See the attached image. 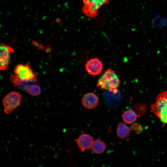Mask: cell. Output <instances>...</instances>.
Wrapping results in <instances>:
<instances>
[{"instance_id": "obj_12", "label": "cell", "mask_w": 167, "mask_h": 167, "mask_svg": "<svg viewBox=\"0 0 167 167\" xmlns=\"http://www.w3.org/2000/svg\"><path fill=\"white\" fill-rule=\"evenodd\" d=\"M124 122L127 124H131L137 120V116L133 110L130 109L125 111L122 115Z\"/></svg>"}, {"instance_id": "obj_14", "label": "cell", "mask_w": 167, "mask_h": 167, "mask_svg": "<svg viewBox=\"0 0 167 167\" xmlns=\"http://www.w3.org/2000/svg\"><path fill=\"white\" fill-rule=\"evenodd\" d=\"M41 90L40 86L36 83L31 85L28 88L26 92L30 95L37 96L41 93Z\"/></svg>"}, {"instance_id": "obj_11", "label": "cell", "mask_w": 167, "mask_h": 167, "mask_svg": "<svg viewBox=\"0 0 167 167\" xmlns=\"http://www.w3.org/2000/svg\"><path fill=\"white\" fill-rule=\"evenodd\" d=\"M130 128L123 123H120L118 125L117 130L118 136L121 139L127 138L130 135Z\"/></svg>"}, {"instance_id": "obj_2", "label": "cell", "mask_w": 167, "mask_h": 167, "mask_svg": "<svg viewBox=\"0 0 167 167\" xmlns=\"http://www.w3.org/2000/svg\"><path fill=\"white\" fill-rule=\"evenodd\" d=\"M156 100L151 105L152 111L162 122L167 124V91L159 93Z\"/></svg>"}, {"instance_id": "obj_7", "label": "cell", "mask_w": 167, "mask_h": 167, "mask_svg": "<svg viewBox=\"0 0 167 167\" xmlns=\"http://www.w3.org/2000/svg\"><path fill=\"white\" fill-rule=\"evenodd\" d=\"M85 68L88 73L93 76L99 75L103 68L102 62L96 57L88 60L86 63Z\"/></svg>"}, {"instance_id": "obj_1", "label": "cell", "mask_w": 167, "mask_h": 167, "mask_svg": "<svg viewBox=\"0 0 167 167\" xmlns=\"http://www.w3.org/2000/svg\"><path fill=\"white\" fill-rule=\"evenodd\" d=\"M120 84L119 79L115 72L110 68L106 70L100 78L96 87L101 90L118 89Z\"/></svg>"}, {"instance_id": "obj_5", "label": "cell", "mask_w": 167, "mask_h": 167, "mask_svg": "<svg viewBox=\"0 0 167 167\" xmlns=\"http://www.w3.org/2000/svg\"><path fill=\"white\" fill-rule=\"evenodd\" d=\"M15 74L20 79L26 80L36 81L37 75L28 64H19L14 68Z\"/></svg>"}, {"instance_id": "obj_9", "label": "cell", "mask_w": 167, "mask_h": 167, "mask_svg": "<svg viewBox=\"0 0 167 167\" xmlns=\"http://www.w3.org/2000/svg\"><path fill=\"white\" fill-rule=\"evenodd\" d=\"M78 147L82 151L90 149L93 141V138L87 134L80 135L76 140Z\"/></svg>"}, {"instance_id": "obj_4", "label": "cell", "mask_w": 167, "mask_h": 167, "mask_svg": "<svg viewBox=\"0 0 167 167\" xmlns=\"http://www.w3.org/2000/svg\"><path fill=\"white\" fill-rule=\"evenodd\" d=\"M84 5L82 7L83 13L91 18L96 17L98 10L103 5L109 2V0H83Z\"/></svg>"}, {"instance_id": "obj_8", "label": "cell", "mask_w": 167, "mask_h": 167, "mask_svg": "<svg viewBox=\"0 0 167 167\" xmlns=\"http://www.w3.org/2000/svg\"><path fill=\"white\" fill-rule=\"evenodd\" d=\"M83 105L88 109L95 108L98 103V98L97 96L93 92H88L85 94L82 99Z\"/></svg>"}, {"instance_id": "obj_10", "label": "cell", "mask_w": 167, "mask_h": 167, "mask_svg": "<svg viewBox=\"0 0 167 167\" xmlns=\"http://www.w3.org/2000/svg\"><path fill=\"white\" fill-rule=\"evenodd\" d=\"M10 80L15 86L27 92L29 87L31 84L36 83V81L26 80L19 78L15 74H12L10 76Z\"/></svg>"}, {"instance_id": "obj_6", "label": "cell", "mask_w": 167, "mask_h": 167, "mask_svg": "<svg viewBox=\"0 0 167 167\" xmlns=\"http://www.w3.org/2000/svg\"><path fill=\"white\" fill-rule=\"evenodd\" d=\"M0 68L4 70L8 67L10 62L11 54L14 52L11 46L1 43L0 45Z\"/></svg>"}, {"instance_id": "obj_3", "label": "cell", "mask_w": 167, "mask_h": 167, "mask_svg": "<svg viewBox=\"0 0 167 167\" xmlns=\"http://www.w3.org/2000/svg\"><path fill=\"white\" fill-rule=\"evenodd\" d=\"M22 95L19 92L13 91L6 95L2 99L4 112L6 114L12 112L21 104Z\"/></svg>"}, {"instance_id": "obj_13", "label": "cell", "mask_w": 167, "mask_h": 167, "mask_svg": "<svg viewBox=\"0 0 167 167\" xmlns=\"http://www.w3.org/2000/svg\"><path fill=\"white\" fill-rule=\"evenodd\" d=\"M106 148V144L104 142L99 139H96L93 141L91 148L94 153L100 154L104 152Z\"/></svg>"}]
</instances>
